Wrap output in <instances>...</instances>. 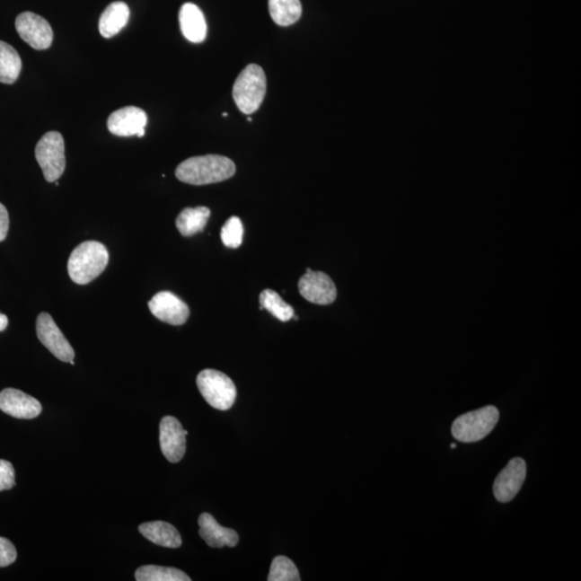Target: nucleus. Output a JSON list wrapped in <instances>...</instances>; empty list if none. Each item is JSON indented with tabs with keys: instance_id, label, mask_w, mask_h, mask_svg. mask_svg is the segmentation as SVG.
Returning <instances> with one entry per match:
<instances>
[{
	"instance_id": "nucleus-5",
	"label": "nucleus",
	"mask_w": 581,
	"mask_h": 581,
	"mask_svg": "<svg viewBox=\"0 0 581 581\" xmlns=\"http://www.w3.org/2000/svg\"><path fill=\"white\" fill-rule=\"evenodd\" d=\"M498 418L499 412L494 406L467 412L453 422V436L462 443L480 442L496 427Z\"/></svg>"
},
{
	"instance_id": "nucleus-26",
	"label": "nucleus",
	"mask_w": 581,
	"mask_h": 581,
	"mask_svg": "<svg viewBox=\"0 0 581 581\" xmlns=\"http://www.w3.org/2000/svg\"><path fill=\"white\" fill-rule=\"evenodd\" d=\"M13 465L0 460V491L10 490L15 486Z\"/></svg>"
},
{
	"instance_id": "nucleus-4",
	"label": "nucleus",
	"mask_w": 581,
	"mask_h": 581,
	"mask_svg": "<svg viewBox=\"0 0 581 581\" xmlns=\"http://www.w3.org/2000/svg\"><path fill=\"white\" fill-rule=\"evenodd\" d=\"M197 383L200 394L214 409L226 411L235 403L237 390L225 374L216 369H204L198 374Z\"/></svg>"
},
{
	"instance_id": "nucleus-23",
	"label": "nucleus",
	"mask_w": 581,
	"mask_h": 581,
	"mask_svg": "<svg viewBox=\"0 0 581 581\" xmlns=\"http://www.w3.org/2000/svg\"><path fill=\"white\" fill-rule=\"evenodd\" d=\"M135 578L138 581H189L191 578L180 569L157 566L141 567L136 571Z\"/></svg>"
},
{
	"instance_id": "nucleus-20",
	"label": "nucleus",
	"mask_w": 581,
	"mask_h": 581,
	"mask_svg": "<svg viewBox=\"0 0 581 581\" xmlns=\"http://www.w3.org/2000/svg\"><path fill=\"white\" fill-rule=\"evenodd\" d=\"M269 13L277 25L286 27L302 18L300 0H268Z\"/></svg>"
},
{
	"instance_id": "nucleus-19",
	"label": "nucleus",
	"mask_w": 581,
	"mask_h": 581,
	"mask_svg": "<svg viewBox=\"0 0 581 581\" xmlns=\"http://www.w3.org/2000/svg\"><path fill=\"white\" fill-rule=\"evenodd\" d=\"M210 209L207 207L186 208L181 211L176 220V226L181 235L191 237L203 232L210 218Z\"/></svg>"
},
{
	"instance_id": "nucleus-14",
	"label": "nucleus",
	"mask_w": 581,
	"mask_h": 581,
	"mask_svg": "<svg viewBox=\"0 0 581 581\" xmlns=\"http://www.w3.org/2000/svg\"><path fill=\"white\" fill-rule=\"evenodd\" d=\"M0 410L16 419H34L41 414L42 407L32 396L9 388L0 392Z\"/></svg>"
},
{
	"instance_id": "nucleus-10",
	"label": "nucleus",
	"mask_w": 581,
	"mask_h": 581,
	"mask_svg": "<svg viewBox=\"0 0 581 581\" xmlns=\"http://www.w3.org/2000/svg\"><path fill=\"white\" fill-rule=\"evenodd\" d=\"M188 431L175 417L166 416L160 423V445L171 463L180 462L187 450Z\"/></svg>"
},
{
	"instance_id": "nucleus-30",
	"label": "nucleus",
	"mask_w": 581,
	"mask_h": 581,
	"mask_svg": "<svg viewBox=\"0 0 581 581\" xmlns=\"http://www.w3.org/2000/svg\"><path fill=\"white\" fill-rule=\"evenodd\" d=\"M455 447H457L455 446V444H452V449H454Z\"/></svg>"
},
{
	"instance_id": "nucleus-18",
	"label": "nucleus",
	"mask_w": 581,
	"mask_h": 581,
	"mask_svg": "<svg viewBox=\"0 0 581 581\" xmlns=\"http://www.w3.org/2000/svg\"><path fill=\"white\" fill-rule=\"evenodd\" d=\"M128 5L123 2H115L108 5L101 15L99 29L104 38H111L119 34L129 20Z\"/></svg>"
},
{
	"instance_id": "nucleus-6",
	"label": "nucleus",
	"mask_w": 581,
	"mask_h": 581,
	"mask_svg": "<svg viewBox=\"0 0 581 581\" xmlns=\"http://www.w3.org/2000/svg\"><path fill=\"white\" fill-rule=\"evenodd\" d=\"M35 154L46 180L57 181L66 167L63 136L58 132H48L43 135L38 141Z\"/></svg>"
},
{
	"instance_id": "nucleus-22",
	"label": "nucleus",
	"mask_w": 581,
	"mask_h": 581,
	"mask_svg": "<svg viewBox=\"0 0 581 581\" xmlns=\"http://www.w3.org/2000/svg\"><path fill=\"white\" fill-rule=\"evenodd\" d=\"M260 311L266 309L282 322L289 321L295 316L293 307L273 290H264L260 295Z\"/></svg>"
},
{
	"instance_id": "nucleus-9",
	"label": "nucleus",
	"mask_w": 581,
	"mask_h": 581,
	"mask_svg": "<svg viewBox=\"0 0 581 581\" xmlns=\"http://www.w3.org/2000/svg\"><path fill=\"white\" fill-rule=\"evenodd\" d=\"M298 290L306 301L317 305H330L338 297V291L330 276L311 268H307L306 274L298 281Z\"/></svg>"
},
{
	"instance_id": "nucleus-13",
	"label": "nucleus",
	"mask_w": 581,
	"mask_h": 581,
	"mask_svg": "<svg viewBox=\"0 0 581 581\" xmlns=\"http://www.w3.org/2000/svg\"><path fill=\"white\" fill-rule=\"evenodd\" d=\"M146 123H148L146 113L138 107L129 106L111 113L107 125L110 133L119 137L137 136L141 138L145 136Z\"/></svg>"
},
{
	"instance_id": "nucleus-21",
	"label": "nucleus",
	"mask_w": 581,
	"mask_h": 581,
	"mask_svg": "<svg viewBox=\"0 0 581 581\" xmlns=\"http://www.w3.org/2000/svg\"><path fill=\"white\" fill-rule=\"evenodd\" d=\"M22 70L19 53L7 42L0 40V83L13 84L18 80Z\"/></svg>"
},
{
	"instance_id": "nucleus-3",
	"label": "nucleus",
	"mask_w": 581,
	"mask_h": 581,
	"mask_svg": "<svg viewBox=\"0 0 581 581\" xmlns=\"http://www.w3.org/2000/svg\"><path fill=\"white\" fill-rule=\"evenodd\" d=\"M266 95V75L262 67L250 64L239 74L233 86V97L238 110L252 115L260 110Z\"/></svg>"
},
{
	"instance_id": "nucleus-8",
	"label": "nucleus",
	"mask_w": 581,
	"mask_h": 581,
	"mask_svg": "<svg viewBox=\"0 0 581 581\" xmlns=\"http://www.w3.org/2000/svg\"><path fill=\"white\" fill-rule=\"evenodd\" d=\"M15 29L22 40L35 50H47L52 45V27L40 15L34 13H21L15 20Z\"/></svg>"
},
{
	"instance_id": "nucleus-16",
	"label": "nucleus",
	"mask_w": 581,
	"mask_h": 581,
	"mask_svg": "<svg viewBox=\"0 0 581 581\" xmlns=\"http://www.w3.org/2000/svg\"><path fill=\"white\" fill-rule=\"evenodd\" d=\"M179 23L184 37L193 43H200L207 37V23L203 11L192 3L184 4L179 11Z\"/></svg>"
},
{
	"instance_id": "nucleus-17",
	"label": "nucleus",
	"mask_w": 581,
	"mask_h": 581,
	"mask_svg": "<svg viewBox=\"0 0 581 581\" xmlns=\"http://www.w3.org/2000/svg\"><path fill=\"white\" fill-rule=\"evenodd\" d=\"M139 532L155 545L172 548V550L182 545L181 536L175 526L164 521H152V523L140 524Z\"/></svg>"
},
{
	"instance_id": "nucleus-25",
	"label": "nucleus",
	"mask_w": 581,
	"mask_h": 581,
	"mask_svg": "<svg viewBox=\"0 0 581 581\" xmlns=\"http://www.w3.org/2000/svg\"><path fill=\"white\" fill-rule=\"evenodd\" d=\"M243 225L238 216H232L221 230V239L226 248L237 249L242 246Z\"/></svg>"
},
{
	"instance_id": "nucleus-15",
	"label": "nucleus",
	"mask_w": 581,
	"mask_h": 581,
	"mask_svg": "<svg viewBox=\"0 0 581 581\" xmlns=\"http://www.w3.org/2000/svg\"><path fill=\"white\" fill-rule=\"evenodd\" d=\"M199 535L211 548L235 547L239 536L235 530L224 528L210 514L204 513L198 519Z\"/></svg>"
},
{
	"instance_id": "nucleus-12",
	"label": "nucleus",
	"mask_w": 581,
	"mask_h": 581,
	"mask_svg": "<svg viewBox=\"0 0 581 581\" xmlns=\"http://www.w3.org/2000/svg\"><path fill=\"white\" fill-rule=\"evenodd\" d=\"M152 314L161 321L171 325H182L188 321L189 309L177 295L172 292L157 293L149 302Z\"/></svg>"
},
{
	"instance_id": "nucleus-28",
	"label": "nucleus",
	"mask_w": 581,
	"mask_h": 581,
	"mask_svg": "<svg viewBox=\"0 0 581 581\" xmlns=\"http://www.w3.org/2000/svg\"><path fill=\"white\" fill-rule=\"evenodd\" d=\"M9 231V214L7 208L0 203V242H4Z\"/></svg>"
},
{
	"instance_id": "nucleus-29",
	"label": "nucleus",
	"mask_w": 581,
	"mask_h": 581,
	"mask_svg": "<svg viewBox=\"0 0 581 581\" xmlns=\"http://www.w3.org/2000/svg\"><path fill=\"white\" fill-rule=\"evenodd\" d=\"M8 327V318L4 314L0 313V332H3Z\"/></svg>"
},
{
	"instance_id": "nucleus-2",
	"label": "nucleus",
	"mask_w": 581,
	"mask_h": 581,
	"mask_svg": "<svg viewBox=\"0 0 581 581\" xmlns=\"http://www.w3.org/2000/svg\"><path fill=\"white\" fill-rule=\"evenodd\" d=\"M110 262L107 248L99 242H85L74 250L68 260L70 279L88 285L99 277Z\"/></svg>"
},
{
	"instance_id": "nucleus-11",
	"label": "nucleus",
	"mask_w": 581,
	"mask_h": 581,
	"mask_svg": "<svg viewBox=\"0 0 581 581\" xmlns=\"http://www.w3.org/2000/svg\"><path fill=\"white\" fill-rule=\"evenodd\" d=\"M525 477V461L521 458H514L510 461L494 481L493 492L497 501L501 503L513 501L523 488Z\"/></svg>"
},
{
	"instance_id": "nucleus-24",
	"label": "nucleus",
	"mask_w": 581,
	"mask_h": 581,
	"mask_svg": "<svg viewBox=\"0 0 581 581\" xmlns=\"http://www.w3.org/2000/svg\"><path fill=\"white\" fill-rule=\"evenodd\" d=\"M269 581H300L301 577L298 569L289 558L276 557L271 562Z\"/></svg>"
},
{
	"instance_id": "nucleus-1",
	"label": "nucleus",
	"mask_w": 581,
	"mask_h": 581,
	"mask_svg": "<svg viewBox=\"0 0 581 581\" xmlns=\"http://www.w3.org/2000/svg\"><path fill=\"white\" fill-rule=\"evenodd\" d=\"M236 166L229 157L208 154L194 156L177 167L176 177L192 186H206L227 180L235 175Z\"/></svg>"
},
{
	"instance_id": "nucleus-27",
	"label": "nucleus",
	"mask_w": 581,
	"mask_h": 581,
	"mask_svg": "<svg viewBox=\"0 0 581 581\" xmlns=\"http://www.w3.org/2000/svg\"><path fill=\"white\" fill-rule=\"evenodd\" d=\"M16 550L13 542L0 537V568L11 566L16 560Z\"/></svg>"
},
{
	"instance_id": "nucleus-7",
	"label": "nucleus",
	"mask_w": 581,
	"mask_h": 581,
	"mask_svg": "<svg viewBox=\"0 0 581 581\" xmlns=\"http://www.w3.org/2000/svg\"><path fill=\"white\" fill-rule=\"evenodd\" d=\"M38 339L59 361L69 363L75 358V350L58 329L50 314L42 313L36 323Z\"/></svg>"
}]
</instances>
